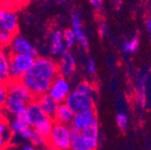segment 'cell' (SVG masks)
Masks as SVG:
<instances>
[{
	"label": "cell",
	"mask_w": 151,
	"mask_h": 150,
	"mask_svg": "<svg viewBox=\"0 0 151 150\" xmlns=\"http://www.w3.org/2000/svg\"><path fill=\"white\" fill-rule=\"evenodd\" d=\"M7 96H8L7 84L0 82V110L1 111H3Z\"/></svg>",
	"instance_id": "obj_28"
},
{
	"label": "cell",
	"mask_w": 151,
	"mask_h": 150,
	"mask_svg": "<svg viewBox=\"0 0 151 150\" xmlns=\"http://www.w3.org/2000/svg\"><path fill=\"white\" fill-rule=\"evenodd\" d=\"M146 25H147V29L148 31V32L151 34V18H149V19L147 20L146 22Z\"/></svg>",
	"instance_id": "obj_37"
},
{
	"label": "cell",
	"mask_w": 151,
	"mask_h": 150,
	"mask_svg": "<svg viewBox=\"0 0 151 150\" xmlns=\"http://www.w3.org/2000/svg\"><path fill=\"white\" fill-rule=\"evenodd\" d=\"M81 134L89 150L97 148L99 145V123L96 117L86 128L81 130Z\"/></svg>",
	"instance_id": "obj_8"
},
{
	"label": "cell",
	"mask_w": 151,
	"mask_h": 150,
	"mask_svg": "<svg viewBox=\"0 0 151 150\" xmlns=\"http://www.w3.org/2000/svg\"><path fill=\"white\" fill-rule=\"evenodd\" d=\"M139 48V39L137 37H133L129 42H125L122 46V50L124 53H132L138 50Z\"/></svg>",
	"instance_id": "obj_25"
},
{
	"label": "cell",
	"mask_w": 151,
	"mask_h": 150,
	"mask_svg": "<svg viewBox=\"0 0 151 150\" xmlns=\"http://www.w3.org/2000/svg\"><path fill=\"white\" fill-rule=\"evenodd\" d=\"M15 118H17L18 120H20L29 125H32V122H31V118H30V115H29V112L27 111V109H24L22 111H20L19 113L15 116Z\"/></svg>",
	"instance_id": "obj_31"
},
{
	"label": "cell",
	"mask_w": 151,
	"mask_h": 150,
	"mask_svg": "<svg viewBox=\"0 0 151 150\" xmlns=\"http://www.w3.org/2000/svg\"><path fill=\"white\" fill-rule=\"evenodd\" d=\"M7 90L9 95H13L18 98H20L25 103H29L30 102L35 99L33 93L21 80L18 81L10 80L7 83Z\"/></svg>",
	"instance_id": "obj_7"
},
{
	"label": "cell",
	"mask_w": 151,
	"mask_h": 150,
	"mask_svg": "<svg viewBox=\"0 0 151 150\" xmlns=\"http://www.w3.org/2000/svg\"><path fill=\"white\" fill-rule=\"evenodd\" d=\"M87 71L90 75H93L96 72V65L93 59H89L87 62Z\"/></svg>",
	"instance_id": "obj_33"
},
{
	"label": "cell",
	"mask_w": 151,
	"mask_h": 150,
	"mask_svg": "<svg viewBox=\"0 0 151 150\" xmlns=\"http://www.w3.org/2000/svg\"><path fill=\"white\" fill-rule=\"evenodd\" d=\"M28 141H30L35 146V148H49L48 139L40 134L35 128H33L31 138Z\"/></svg>",
	"instance_id": "obj_22"
},
{
	"label": "cell",
	"mask_w": 151,
	"mask_h": 150,
	"mask_svg": "<svg viewBox=\"0 0 151 150\" xmlns=\"http://www.w3.org/2000/svg\"><path fill=\"white\" fill-rule=\"evenodd\" d=\"M50 53L54 56H60L67 50V46L63 38V31L54 30L50 36Z\"/></svg>",
	"instance_id": "obj_14"
},
{
	"label": "cell",
	"mask_w": 151,
	"mask_h": 150,
	"mask_svg": "<svg viewBox=\"0 0 151 150\" xmlns=\"http://www.w3.org/2000/svg\"><path fill=\"white\" fill-rule=\"evenodd\" d=\"M34 60L35 58L29 55L10 52V63L24 73L31 67Z\"/></svg>",
	"instance_id": "obj_16"
},
{
	"label": "cell",
	"mask_w": 151,
	"mask_h": 150,
	"mask_svg": "<svg viewBox=\"0 0 151 150\" xmlns=\"http://www.w3.org/2000/svg\"><path fill=\"white\" fill-rule=\"evenodd\" d=\"M147 75L143 74L138 78L137 80V98L138 103L141 107H144L146 105L147 101Z\"/></svg>",
	"instance_id": "obj_21"
},
{
	"label": "cell",
	"mask_w": 151,
	"mask_h": 150,
	"mask_svg": "<svg viewBox=\"0 0 151 150\" xmlns=\"http://www.w3.org/2000/svg\"><path fill=\"white\" fill-rule=\"evenodd\" d=\"M116 123L122 130H125L129 124V119H128L127 114L124 113V112H120V113H118L116 116Z\"/></svg>",
	"instance_id": "obj_30"
},
{
	"label": "cell",
	"mask_w": 151,
	"mask_h": 150,
	"mask_svg": "<svg viewBox=\"0 0 151 150\" xmlns=\"http://www.w3.org/2000/svg\"><path fill=\"white\" fill-rule=\"evenodd\" d=\"M70 92L71 87L67 78L58 75L52 82L48 93L59 103H63Z\"/></svg>",
	"instance_id": "obj_4"
},
{
	"label": "cell",
	"mask_w": 151,
	"mask_h": 150,
	"mask_svg": "<svg viewBox=\"0 0 151 150\" xmlns=\"http://www.w3.org/2000/svg\"><path fill=\"white\" fill-rule=\"evenodd\" d=\"M8 126L13 136L19 137L27 141L31 138L32 130L34 128L32 125H29L20 120H18L15 117L8 122Z\"/></svg>",
	"instance_id": "obj_12"
},
{
	"label": "cell",
	"mask_w": 151,
	"mask_h": 150,
	"mask_svg": "<svg viewBox=\"0 0 151 150\" xmlns=\"http://www.w3.org/2000/svg\"><path fill=\"white\" fill-rule=\"evenodd\" d=\"M10 52L13 53H20V54H25L32 56L33 58L38 57V50L36 47L29 42L27 39H25L24 36L15 34L12 42L9 45Z\"/></svg>",
	"instance_id": "obj_5"
},
{
	"label": "cell",
	"mask_w": 151,
	"mask_h": 150,
	"mask_svg": "<svg viewBox=\"0 0 151 150\" xmlns=\"http://www.w3.org/2000/svg\"><path fill=\"white\" fill-rule=\"evenodd\" d=\"M71 133V146L70 148L73 150H89L88 146L81 134V131L70 125Z\"/></svg>",
	"instance_id": "obj_20"
},
{
	"label": "cell",
	"mask_w": 151,
	"mask_h": 150,
	"mask_svg": "<svg viewBox=\"0 0 151 150\" xmlns=\"http://www.w3.org/2000/svg\"><path fill=\"white\" fill-rule=\"evenodd\" d=\"M49 148L67 150L70 149L71 133L70 125L55 122L52 131L48 138Z\"/></svg>",
	"instance_id": "obj_2"
},
{
	"label": "cell",
	"mask_w": 151,
	"mask_h": 150,
	"mask_svg": "<svg viewBox=\"0 0 151 150\" xmlns=\"http://www.w3.org/2000/svg\"><path fill=\"white\" fill-rule=\"evenodd\" d=\"M22 148H23L24 150H33V149H35V146H34L30 141H28L27 143L23 144Z\"/></svg>",
	"instance_id": "obj_36"
},
{
	"label": "cell",
	"mask_w": 151,
	"mask_h": 150,
	"mask_svg": "<svg viewBox=\"0 0 151 150\" xmlns=\"http://www.w3.org/2000/svg\"><path fill=\"white\" fill-rule=\"evenodd\" d=\"M73 116H74V111L63 102V103H60L55 112L53 120L55 122L70 125L73 120Z\"/></svg>",
	"instance_id": "obj_18"
},
{
	"label": "cell",
	"mask_w": 151,
	"mask_h": 150,
	"mask_svg": "<svg viewBox=\"0 0 151 150\" xmlns=\"http://www.w3.org/2000/svg\"><path fill=\"white\" fill-rule=\"evenodd\" d=\"M18 25V15L15 10L0 6V30H6L16 34Z\"/></svg>",
	"instance_id": "obj_6"
},
{
	"label": "cell",
	"mask_w": 151,
	"mask_h": 150,
	"mask_svg": "<svg viewBox=\"0 0 151 150\" xmlns=\"http://www.w3.org/2000/svg\"><path fill=\"white\" fill-rule=\"evenodd\" d=\"M24 72H22L21 70H19L16 67H14L13 64L10 63L9 66V76H10V80L13 81H18L21 80L23 76H24Z\"/></svg>",
	"instance_id": "obj_29"
},
{
	"label": "cell",
	"mask_w": 151,
	"mask_h": 150,
	"mask_svg": "<svg viewBox=\"0 0 151 150\" xmlns=\"http://www.w3.org/2000/svg\"><path fill=\"white\" fill-rule=\"evenodd\" d=\"M114 6L116 9H120L122 7V1L121 0H115L114 1Z\"/></svg>",
	"instance_id": "obj_38"
},
{
	"label": "cell",
	"mask_w": 151,
	"mask_h": 150,
	"mask_svg": "<svg viewBox=\"0 0 151 150\" xmlns=\"http://www.w3.org/2000/svg\"><path fill=\"white\" fill-rule=\"evenodd\" d=\"M26 105H27V103H25L20 98L8 93V96L6 98V101L3 110L6 111L10 115L15 117L19 112L26 108Z\"/></svg>",
	"instance_id": "obj_17"
},
{
	"label": "cell",
	"mask_w": 151,
	"mask_h": 150,
	"mask_svg": "<svg viewBox=\"0 0 151 150\" xmlns=\"http://www.w3.org/2000/svg\"><path fill=\"white\" fill-rule=\"evenodd\" d=\"M26 109L29 112L32 126L33 128L36 127L38 124H40L41 122H42L43 121H45L47 118H49V116L45 113V111L42 110L39 103L36 101V99L27 103Z\"/></svg>",
	"instance_id": "obj_13"
},
{
	"label": "cell",
	"mask_w": 151,
	"mask_h": 150,
	"mask_svg": "<svg viewBox=\"0 0 151 150\" xmlns=\"http://www.w3.org/2000/svg\"><path fill=\"white\" fill-rule=\"evenodd\" d=\"M63 38H64V42L68 49L72 48L75 45V43L77 42L76 35L72 28H68L63 31Z\"/></svg>",
	"instance_id": "obj_26"
},
{
	"label": "cell",
	"mask_w": 151,
	"mask_h": 150,
	"mask_svg": "<svg viewBox=\"0 0 151 150\" xmlns=\"http://www.w3.org/2000/svg\"><path fill=\"white\" fill-rule=\"evenodd\" d=\"M71 25H72V30L74 31L75 35H76L77 42H78L84 50H88V47H89L88 39L82 27L80 14L77 11L73 12L71 14Z\"/></svg>",
	"instance_id": "obj_11"
},
{
	"label": "cell",
	"mask_w": 151,
	"mask_h": 150,
	"mask_svg": "<svg viewBox=\"0 0 151 150\" xmlns=\"http://www.w3.org/2000/svg\"><path fill=\"white\" fill-rule=\"evenodd\" d=\"M0 116H2V111L0 110Z\"/></svg>",
	"instance_id": "obj_39"
},
{
	"label": "cell",
	"mask_w": 151,
	"mask_h": 150,
	"mask_svg": "<svg viewBox=\"0 0 151 150\" xmlns=\"http://www.w3.org/2000/svg\"><path fill=\"white\" fill-rule=\"evenodd\" d=\"M9 66L10 52H6V48L0 47V82L7 84L10 81Z\"/></svg>",
	"instance_id": "obj_19"
},
{
	"label": "cell",
	"mask_w": 151,
	"mask_h": 150,
	"mask_svg": "<svg viewBox=\"0 0 151 150\" xmlns=\"http://www.w3.org/2000/svg\"><path fill=\"white\" fill-rule=\"evenodd\" d=\"M35 99L38 103H39V104L41 105L42 110L45 111V113L50 118L53 119L60 103L58 101H56L52 96H50L48 93H42V95L35 97Z\"/></svg>",
	"instance_id": "obj_15"
},
{
	"label": "cell",
	"mask_w": 151,
	"mask_h": 150,
	"mask_svg": "<svg viewBox=\"0 0 151 150\" xmlns=\"http://www.w3.org/2000/svg\"><path fill=\"white\" fill-rule=\"evenodd\" d=\"M14 35L15 34L11 32L6 31V30H0V47H3V48L9 47Z\"/></svg>",
	"instance_id": "obj_24"
},
{
	"label": "cell",
	"mask_w": 151,
	"mask_h": 150,
	"mask_svg": "<svg viewBox=\"0 0 151 150\" xmlns=\"http://www.w3.org/2000/svg\"><path fill=\"white\" fill-rule=\"evenodd\" d=\"M98 30H99L100 35L103 36V37H107V36L109 35V33H110V32H109V27H108V25H107L105 23H101L100 25H99Z\"/></svg>",
	"instance_id": "obj_32"
},
{
	"label": "cell",
	"mask_w": 151,
	"mask_h": 150,
	"mask_svg": "<svg viewBox=\"0 0 151 150\" xmlns=\"http://www.w3.org/2000/svg\"><path fill=\"white\" fill-rule=\"evenodd\" d=\"M57 65H58L59 75L65 78L71 77L76 70V60L74 55L66 50L60 56Z\"/></svg>",
	"instance_id": "obj_9"
},
{
	"label": "cell",
	"mask_w": 151,
	"mask_h": 150,
	"mask_svg": "<svg viewBox=\"0 0 151 150\" xmlns=\"http://www.w3.org/2000/svg\"><path fill=\"white\" fill-rule=\"evenodd\" d=\"M89 1L94 9L101 10L103 8V0H89Z\"/></svg>",
	"instance_id": "obj_35"
},
{
	"label": "cell",
	"mask_w": 151,
	"mask_h": 150,
	"mask_svg": "<svg viewBox=\"0 0 151 150\" xmlns=\"http://www.w3.org/2000/svg\"><path fill=\"white\" fill-rule=\"evenodd\" d=\"M64 103L74 112L93 108L94 105V102L92 95H83V93H80L77 91L70 92L66 97Z\"/></svg>",
	"instance_id": "obj_3"
},
{
	"label": "cell",
	"mask_w": 151,
	"mask_h": 150,
	"mask_svg": "<svg viewBox=\"0 0 151 150\" xmlns=\"http://www.w3.org/2000/svg\"><path fill=\"white\" fill-rule=\"evenodd\" d=\"M96 117V110H94L93 107L82 110L77 112H74L73 120L70 125L81 131L85 128H86Z\"/></svg>",
	"instance_id": "obj_10"
},
{
	"label": "cell",
	"mask_w": 151,
	"mask_h": 150,
	"mask_svg": "<svg viewBox=\"0 0 151 150\" xmlns=\"http://www.w3.org/2000/svg\"><path fill=\"white\" fill-rule=\"evenodd\" d=\"M14 7V8H22L24 6H25L26 5H28V3L31 1V0H11Z\"/></svg>",
	"instance_id": "obj_34"
},
{
	"label": "cell",
	"mask_w": 151,
	"mask_h": 150,
	"mask_svg": "<svg viewBox=\"0 0 151 150\" xmlns=\"http://www.w3.org/2000/svg\"><path fill=\"white\" fill-rule=\"evenodd\" d=\"M54 120L52 118H47L45 121H43L42 122H41L40 124H38L36 127H34V128L39 132L40 134H42V136H44L45 138H49L51 131H52V128H53V126H54Z\"/></svg>",
	"instance_id": "obj_23"
},
{
	"label": "cell",
	"mask_w": 151,
	"mask_h": 150,
	"mask_svg": "<svg viewBox=\"0 0 151 150\" xmlns=\"http://www.w3.org/2000/svg\"><path fill=\"white\" fill-rule=\"evenodd\" d=\"M75 91H77L80 93H83V95H92L94 92V87L91 83L86 82V81H83L76 86Z\"/></svg>",
	"instance_id": "obj_27"
},
{
	"label": "cell",
	"mask_w": 151,
	"mask_h": 150,
	"mask_svg": "<svg viewBox=\"0 0 151 150\" xmlns=\"http://www.w3.org/2000/svg\"><path fill=\"white\" fill-rule=\"evenodd\" d=\"M59 75L57 61L47 57L35 58L31 67L24 74L21 81L35 97L48 93L55 78Z\"/></svg>",
	"instance_id": "obj_1"
}]
</instances>
